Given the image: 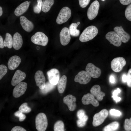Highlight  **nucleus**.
I'll list each match as a JSON object with an SVG mask.
<instances>
[{"label": "nucleus", "instance_id": "1", "mask_svg": "<svg viewBox=\"0 0 131 131\" xmlns=\"http://www.w3.org/2000/svg\"><path fill=\"white\" fill-rule=\"evenodd\" d=\"M98 29L95 26L91 25L86 28L83 31L79 38L81 42L88 41L93 39L98 33Z\"/></svg>", "mask_w": 131, "mask_h": 131}, {"label": "nucleus", "instance_id": "2", "mask_svg": "<svg viewBox=\"0 0 131 131\" xmlns=\"http://www.w3.org/2000/svg\"><path fill=\"white\" fill-rule=\"evenodd\" d=\"M35 126L38 131H44L48 124L47 117L44 113H41L36 116L35 119Z\"/></svg>", "mask_w": 131, "mask_h": 131}, {"label": "nucleus", "instance_id": "3", "mask_svg": "<svg viewBox=\"0 0 131 131\" xmlns=\"http://www.w3.org/2000/svg\"><path fill=\"white\" fill-rule=\"evenodd\" d=\"M31 40L35 44L45 46L48 43V38L44 33L38 32L35 33L31 37Z\"/></svg>", "mask_w": 131, "mask_h": 131}, {"label": "nucleus", "instance_id": "4", "mask_svg": "<svg viewBox=\"0 0 131 131\" xmlns=\"http://www.w3.org/2000/svg\"><path fill=\"white\" fill-rule=\"evenodd\" d=\"M71 10L68 7H63L60 10L56 20L58 24H61L67 22L71 16Z\"/></svg>", "mask_w": 131, "mask_h": 131}, {"label": "nucleus", "instance_id": "5", "mask_svg": "<svg viewBox=\"0 0 131 131\" xmlns=\"http://www.w3.org/2000/svg\"><path fill=\"white\" fill-rule=\"evenodd\" d=\"M108 113L107 110L103 109L95 114L93 118V126L96 127L101 124L107 117Z\"/></svg>", "mask_w": 131, "mask_h": 131}, {"label": "nucleus", "instance_id": "6", "mask_svg": "<svg viewBox=\"0 0 131 131\" xmlns=\"http://www.w3.org/2000/svg\"><path fill=\"white\" fill-rule=\"evenodd\" d=\"M126 64L123 57H119L115 58L111 61V66L112 70L116 72L121 71Z\"/></svg>", "mask_w": 131, "mask_h": 131}, {"label": "nucleus", "instance_id": "7", "mask_svg": "<svg viewBox=\"0 0 131 131\" xmlns=\"http://www.w3.org/2000/svg\"><path fill=\"white\" fill-rule=\"evenodd\" d=\"M99 3L97 0L92 2L89 8L87 14L88 18L90 20H92L97 16L99 7Z\"/></svg>", "mask_w": 131, "mask_h": 131}, {"label": "nucleus", "instance_id": "8", "mask_svg": "<svg viewBox=\"0 0 131 131\" xmlns=\"http://www.w3.org/2000/svg\"><path fill=\"white\" fill-rule=\"evenodd\" d=\"M91 76L86 71L82 70L79 72L75 76L74 81L81 84H87L90 81Z\"/></svg>", "mask_w": 131, "mask_h": 131}, {"label": "nucleus", "instance_id": "9", "mask_svg": "<svg viewBox=\"0 0 131 131\" xmlns=\"http://www.w3.org/2000/svg\"><path fill=\"white\" fill-rule=\"evenodd\" d=\"M106 38L114 46H120L122 44V41L119 36L115 32L111 31L107 33L106 35Z\"/></svg>", "mask_w": 131, "mask_h": 131}, {"label": "nucleus", "instance_id": "10", "mask_svg": "<svg viewBox=\"0 0 131 131\" xmlns=\"http://www.w3.org/2000/svg\"><path fill=\"white\" fill-rule=\"evenodd\" d=\"M47 74L49 81L50 83L54 85L57 84L60 78V74L58 69H52L48 71Z\"/></svg>", "mask_w": 131, "mask_h": 131}, {"label": "nucleus", "instance_id": "11", "mask_svg": "<svg viewBox=\"0 0 131 131\" xmlns=\"http://www.w3.org/2000/svg\"><path fill=\"white\" fill-rule=\"evenodd\" d=\"M34 79L36 83L40 90H43L46 86V79L43 72L39 70L35 73Z\"/></svg>", "mask_w": 131, "mask_h": 131}, {"label": "nucleus", "instance_id": "12", "mask_svg": "<svg viewBox=\"0 0 131 131\" xmlns=\"http://www.w3.org/2000/svg\"><path fill=\"white\" fill-rule=\"evenodd\" d=\"M85 70L91 77L94 78H98L101 73L100 69L91 63L87 64Z\"/></svg>", "mask_w": 131, "mask_h": 131}, {"label": "nucleus", "instance_id": "13", "mask_svg": "<svg viewBox=\"0 0 131 131\" xmlns=\"http://www.w3.org/2000/svg\"><path fill=\"white\" fill-rule=\"evenodd\" d=\"M27 85V83L24 82H21L17 85L13 90L14 97L17 98L23 95L26 90Z\"/></svg>", "mask_w": 131, "mask_h": 131}, {"label": "nucleus", "instance_id": "14", "mask_svg": "<svg viewBox=\"0 0 131 131\" xmlns=\"http://www.w3.org/2000/svg\"><path fill=\"white\" fill-rule=\"evenodd\" d=\"M69 29L66 27L63 28L59 34L60 41L61 44L63 46H66L70 42L71 36Z\"/></svg>", "mask_w": 131, "mask_h": 131}, {"label": "nucleus", "instance_id": "15", "mask_svg": "<svg viewBox=\"0 0 131 131\" xmlns=\"http://www.w3.org/2000/svg\"><path fill=\"white\" fill-rule=\"evenodd\" d=\"M26 74L25 73L19 70L15 72L11 82V85L13 86L16 85L24 80L25 78Z\"/></svg>", "mask_w": 131, "mask_h": 131}, {"label": "nucleus", "instance_id": "16", "mask_svg": "<svg viewBox=\"0 0 131 131\" xmlns=\"http://www.w3.org/2000/svg\"><path fill=\"white\" fill-rule=\"evenodd\" d=\"M114 29L123 42L126 43L130 39V35L124 31L121 26H116Z\"/></svg>", "mask_w": 131, "mask_h": 131}, {"label": "nucleus", "instance_id": "17", "mask_svg": "<svg viewBox=\"0 0 131 131\" xmlns=\"http://www.w3.org/2000/svg\"><path fill=\"white\" fill-rule=\"evenodd\" d=\"M76 98L72 95L69 94L64 97L63 99L64 103L67 106L71 111H73L75 109L76 104Z\"/></svg>", "mask_w": 131, "mask_h": 131}, {"label": "nucleus", "instance_id": "18", "mask_svg": "<svg viewBox=\"0 0 131 131\" xmlns=\"http://www.w3.org/2000/svg\"><path fill=\"white\" fill-rule=\"evenodd\" d=\"M82 104L85 105L90 104L95 107L99 105L98 101L95 98L94 96L90 93L84 95L82 98Z\"/></svg>", "mask_w": 131, "mask_h": 131}, {"label": "nucleus", "instance_id": "19", "mask_svg": "<svg viewBox=\"0 0 131 131\" xmlns=\"http://www.w3.org/2000/svg\"><path fill=\"white\" fill-rule=\"evenodd\" d=\"M20 20L21 25L26 32H30L33 29L34 25L33 23L25 17L23 16H20Z\"/></svg>", "mask_w": 131, "mask_h": 131}, {"label": "nucleus", "instance_id": "20", "mask_svg": "<svg viewBox=\"0 0 131 131\" xmlns=\"http://www.w3.org/2000/svg\"><path fill=\"white\" fill-rule=\"evenodd\" d=\"M21 61V59L18 56H12L9 58L8 63V69L11 70H14L19 66Z\"/></svg>", "mask_w": 131, "mask_h": 131}, {"label": "nucleus", "instance_id": "21", "mask_svg": "<svg viewBox=\"0 0 131 131\" xmlns=\"http://www.w3.org/2000/svg\"><path fill=\"white\" fill-rule=\"evenodd\" d=\"M100 89V87L99 85H96L92 86L90 90L91 94L99 101L102 100L105 95V93L101 91Z\"/></svg>", "mask_w": 131, "mask_h": 131}, {"label": "nucleus", "instance_id": "22", "mask_svg": "<svg viewBox=\"0 0 131 131\" xmlns=\"http://www.w3.org/2000/svg\"><path fill=\"white\" fill-rule=\"evenodd\" d=\"M13 47L16 50L19 49L22 47L23 41L21 34L17 32L16 33L13 37Z\"/></svg>", "mask_w": 131, "mask_h": 131}, {"label": "nucleus", "instance_id": "23", "mask_svg": "<svg viewBox=\"0 0 131 131\" xmlns=\"http://www.w3.org/2000/svg\"><path fill=\"white\" fill-rule=\"evenodd\" d=\"M29 4V2L27 1L22 3L15 9L14 11L15 15L17 16L22 15L28 9Z\"/></svg>", "mask_w": 131, "mask_h": 131}, {"label": "nucleus", "instance_id": "24", "mask_svg": "<svg viewBox=\"0 0 131 131\" xmlns=\"http://www.w3.org/2000/svg\"><path fill=\"white\" fill-rule=\"evenodd\" d=\"M67 82V77L63 75L59 80L57 83V89L59 92L62 93L63 92L66 88Z\"/></svg>", "mask_w": 131, "mask_h": 131}, {"label": "nucleus", "instance_id": "25", "mask_svg": "<svg viewBox=\"0 0 131 131\" xmlns=\"http://www.w3.org/2000/svg\"><path fill=\"white\" fill-rule=\"evenodd\" d=\"M54 2V0H43L42 3V11L44 13L48 12L53 5Z\"/></svg>", "mask_w": 131, "mask_h": 131}, {"label": "nucleus", "instance_id": "26", "mask_svg": "<svg viewBox=\"0 0 131 131\" xmlns=\"http://www.w3.org/2000/svg\"><path fill=\"white\" fill-rule=\"evenodd\" d=\"M78 26L76 23H72L69 27V30L70 34L72 36L74 37L78 36L80 33V31L77 29Z\"/></svg>", "mask_w": 131, "mask_h": 131}, {"label": "nucleus", "instance_id": "27", "mask_svg": "<svg viewBox=\"0 0 131 131\" xmlns=\"http://www.w3.org/2000/svg\"><path fill=\"white\" fill-rule=\"evenodd\" d=\"M3 43L4 47H7L9 49L11 48L13 46V39L12 36L9 33H6Z\"/></svg>", "mask_w": 131, "mask_h": 131}, {"label": "nucleus", "instance_id": "28", "mask_svg": "<svg viewBox=\"0 0 131 131\" xmlns=\"http://www.w3.org/2000/svg\"><path fill=\"white\" fill-rule=\"evenodd\" d=\"M119 123L116 121L112 122L105 126L103 129L104 131H114L117 130L119 127Z\"/></svg>", "mask_w": 131, "mask_h": 131}, {"label": "nucleus", "instance_id": "29", "mask_svg": "<svg viewBox=\"0 0 131 131\" xmlns=\"http://www.w3.org/2000/svg\"><path fill=\"white\" fill-rule=\"evenodd\" d=\"M64 123L61 121L59 120L54 124V131H64Z\"/></svg>", "mask_w": 131, "mask_h": 131}, {"label": "nucleus", "instance_id": "30", "mask_svg": "<svg viewBox=\"0 0 131 131\" xmlns=\"http://www.w3.org/2000/svg\"><path fill=\"white\" fill-rule=\"evenodd\" d=\"M56 85L51 84L49 81L47 82L46 83L45 88L43 90H41V92L42 93L46 94L53 89Z\"/></svg>", "mask_w": 131, "mask_h": 131}, {"label": "nucleus", "instance_id": "31", "mask_svg": "<svg viewBox=\"0 0 131 131\" xmlns=\"http://www.w3.org/2000/svg\"><path fill=\"white\" fill-rule=\"evenodd\" d=\"M19 110L23 113H27L31 111V108L27 106V103L25 102L23 103L19 108Z\"/></svg>", "mask_w": 131, "mask_h": 131}, {"label": "nucleus", "instance_id": "32", "mask_svg": "<svg viewBox=\"0 0 131 131\" xmlns=\"http://www.w3.org/2000/svg\"><path fill=\"white\" fill-rule=\"evenodd\" d=\"M88 119V116L85 115L82 118L79 119L77 121V126L79 127H82L84 126L86 124V122Z\"/></svg>", "mask_w": 131, "mask_h": 131}, {"label": "nucleus", "instance_id": "33", "mask_svg": "<svg viewBox=\"0 0 131 131\" xmlns=\"http://www.w3.org/2000/svg\"><path fill=\"white\" fill-rule=\"evenodd\" d=\"M42 0H37V4L33 7V11L36 14L39 13L41 12L42 7Z\"/></svg>", "mask_w": 131, "mask_h": 131}, {"label": "nucleus", "instance_id": "34", "mask_svg": "<svg viewBox=\"0 0 131 131\" xmlns=\"http://www.w3.org/2000/svg\"><path fill=\"white\" fill-rule=\"evenodd\" d=\"M125 15L126 19L131 21V3L129 4L126 8Z\"/></svg>", "mask_w": 131, "mask_h": 131}, {"label": "nucleus", "instance_id": "35", "mask_svg": "<svg viewBox=\"0 0 131 131\" xmlns=\"http://www.w3.org/2000/svg\"><path fill=\"white\" fill-rule=\"evenodd\" d=\"M121 91V90L119 88L114 91L112 93V98L114 100H115L116 103L120 101L121 100V98L117 96L118 94Z\"/></svg>", "mask_w": 131, "mask_h": 131}, {"label": "nucleus", "instance_id": "36", "mask_svg": "<svg viewBox=\"0 0 131 131\" xmlns=\"http://www.w3.org/2000/svg\"><path fill=\"white\" fill-rule=\"evenodd\" d=\"M7 66L3 64L0 65V80L6 74L7 72Z\"/></svg>", "mask_w": 131, "mask_h": 131}, {"label": "nucleus", "instance_id": "37", "mask_svg": "<svg viewBox=\"0 0 131 131\" xmlns=\"http://www.w3.org/2000/svg\"><path fill=\"white\" fill-rule=\"evenodd\" d=\"M124 127L126 131L131 130V117L129 119H126L125 120Z\"/></svg>", "mask_w": 131, "mask_h": 131}, {"label": "nucleus", "instance_id": "38", "mask_svg": "<svg viewBox=\"0 0 131 131\" xmlns=\"http://www.w3.org/2000/svg\"><path fill=\"white\" fill-rule=\"evenodd\" d=\"M23 112L20 111H18L14 113L15 115L19 118V120L20 122L23 121L25 119V115L23 114Z\"/></svg>", "mask_w": 131, "mask_h": 131}, {"label": "nucleus", "instance_id": "39", "mask_svg": "<svg viewBox=\"0 0 131 131\" xmlns=\"http://www.w3.org/2000/svg\"><path fill=\"white\" fill-rule=\"evenodd\" d=\"M109 113L111 115L113 116H119L122 115V113L120 111L115 109H111Z\"/></svg>", "mask_w": 131, "mask_h": 131}, {"label": "nucleus", "instance_id": "40", "mask_svg": "<svg viewBox=\"0 0 131 131\" xmlns=\"http://www.w3.org/2000/svg\"><path fill=\"white\" fill-rule=\"evenodd\" d=\"M90 0H79L80 6L82 8L86 7L89 3Z\"/></svg>", "mask_w": 131, "mask_h": 131}, {"label": "nucleus", "instance_id": "41", "mask_svg": "<svg viewBox=\"0 0 131 131\" xmlns=\"http://www.w3.org/2000/svg\"><path fill=\"white\" fill-rule=\"evenodd\" d=\"M127 76V85L129 87H131V68L129 70Z\"/></svg>", "mask_w": 131, "mask_h": 131}, {"label": "nucleus", "instance_id": "42", "mask_svg": "<svg viewBox=\"0 0 131 131\" xmlns=\"http://www.w3.org/2000/svg\"><path fill=\"white\" fill-rule=\"evenodd\" d=\"M85 115V112L82 109L79 110L77 113V116L79 119L82 118Z\"/></svg>", "mask_w": 131, "mask_h": 131}, {"label": "nucleus", "instance_id": "43", "mask_svg": "<svg viewBox=\"0 0 131 131\" xmlns=\"http://www.w3.org/2000/svg\"><path fill=\"white\" fill-rule=\"evenodd\" d=\"M11 131H26V130L24 128L20 126L14 127L11 129Z\"/></svg>", "mask_w": 131, "mask_h": 131}, {"label": "nucleus", "instance_id": "44", "mask_svg": "<svg viewBox=\"0 0 131 131\" xmlns=\"http://www.w3.org/2000/svg\"><path fill=\"white\" fill-rule=\"evenodd\" d=\"M121 3L123 5H127L131 3V0H119Z\"/></svg>", "mask_w": 131, "mask_h": 131}, {"label": "nucleus", "instance_id": "45", "mask_svg": "<svg viewBox=\"0 0 131 131\" xmlns=\"http://www.w3.org/2000/svg\"><path fill=\"white\" fill-rule=\"evenodd\" d=\"M109 81L110 82L114 84L115 82V79L114 76L113 75H111L109 77Z\"/></svg>", "mask_w": 131, "mask_h": 131}, {"label": "nucleus", "instance_id": "46", "mask_svg": "<svg viewBox=\"0 0 131 131\" xmlns=\"http://www.w3.org/2000/svg\"><path fill=\"white\" fill-rule=\"evenodd\" d=\"M4 45L3 42V38L2 37L0 36V48H4Z\"/></svg>", "mask_w": 131, "mask_h": 131}, {"label": "nucleus", "instance_id": "47", "mask_svg": "<svg viewBox=\"0 0 131 131\" xmlns=\"http://www.w3.org/2000/svg\"><path fill=\"white\" fill-rule=\"evenodd\" d=\"M122 81L124 82H127V76L125 74H123L122 76Z\"/></svg>", "mask_w": 131, "mask_h": 131}, {"label": "nucleus", "instance_id": "48", "mask_svg": "<svg viewBox=\"0 0 131 131\" xmlns=\"http://www.w3.org/2000/svg\"><path fill=\"white\" fill-rule=\"evenodd\" d=\"M3 13V10L2 7H0V16H1Z\"/></svg>", "mask_w": 131, "mask_h": 131}, {"label": "nucleus", "instance_id": "49", "mask_svg": "<svg viewBox=\"0 0 131 131\" xmlns=\"http://www.w3.org/2000/svg\"><path fill=\"white\" fill-rule=\"evenodd\" d=\"M78 25H79L80 24V22H77V23Z\"/></svg>", "mask_w": 131, "mask_h": 131}, {"label": "nucleus", "instance_id": "50", "mask_svg": "<svg viewBox=\"0 0 131 131\" xmlns=\"http://www.w3.org/2000/svg\"><path fill=\"white\" fill-rule=\"evenodd\" d=\"M102 0V1H104L105 0Z\"/></svg>", "mask_w": 131, "mask_h": 131}, {"label": "nucleus", "instance_id": "51", "mask_svg": "<svg viewBox=\"0 0 131 131\" xmlns=\"http://www.w3.org/2000/svg\"><path fill=\"white\" fill-rule=\"evenodd\" d=\"M29 2L30 3V1H29Z\"/></svg>", "mask_w": 131, "mask_h": 131}]
</instances>
